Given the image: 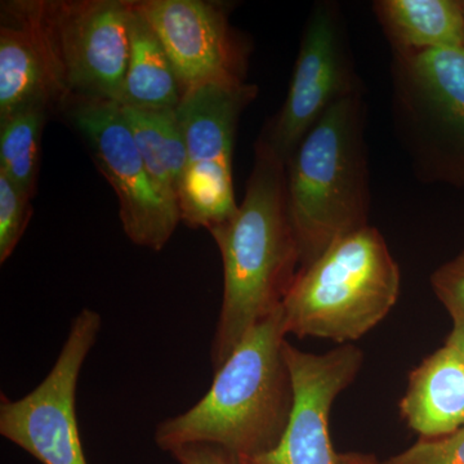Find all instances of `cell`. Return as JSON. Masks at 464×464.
I'll return each mask as SVG.
<instances>
[{"label":"cell","instance_id":"1","mask_svg":"<svg viewBox=\"0 0 464 464\" xmlns=\"http://www.w3.org/2000/svg\"><path fill=\"white\" fill-rule=\"evenodd\" d=\"M209 232L224 265V295L210 346L216 372L255 326L282 308L301 267L286 163L264 137L256 143L243 203Z\"/></svg>","mask_w":464,"mask_h":464},{"label":"cell","instance_id":"2","mask_svg":"<svg viewBox=\"0 0 464 464\" xmlns=\"http://www.w3.org/2000/svg\"><path fill=\"white\" fill-rule=\"evenodd\" d=\"M286 335L280 308L244 337L197 404L158 424V448L170 453L188 445H213L239 459L273 450L295 405L284 357Z\"/></svg>","mask_w":464,"mask_h":464},{"label":"cell","instance_id":"3","mask_svg":"<svg viewBox=\"0 0 464 464\" xmlns=\"http://www.w3.org/2000/svg\"><path fill=\"white\" fill-rule=\"evenodd\" d=\"M365 109L360 91L326 110L286 163L288 206L301 267L369 226Z\"/></svg>","mask_w":464,"mask_h":464},{"label":"cell","instance_id":"4","mask_svg":"<svg viewBox=\"0 0 464 464\" xmlns=\"http://www.w3.org/2000/svg\"><path fill=\"white\" fill-rule=\"evenodd\" d=\"M400 285L399 265L386 240L366 226L298 271L282 306L286 333L353 343L389 315Z\"/></svg>","mask_w":464,"mask_h":464},{"label":"cell","instance_id":"5","mask_svg":"<svg viewBox=\"0 0 464 464\" xmlns=\"http://www.w3.org/2000/svg\"><path fill=\"white\" fill-rule=\"evenodd\" d=\"M395 111L427 177L464 186V48L396 52Z\"/></svg>","mask_w":464,"mask_h":464},{"label":"cell","instance_id":"6","mask_svg":"<svg viewBox=\"0 0 464 464\" xmlns=\"http://www.w3.org/2000/svg\"><path fill=\"white\" fill-rule=\"evenodd\" d=\"M253 84H206L185 92L177 106L188 167L179 186L183 224L208 231L237 213L232 154L237 121L257 96Z\"/></svg>","mask_w":464,"mask_h":464},{"label":"cell","instance_id":"7","mask_svg":"<svg viewBox=\"0 0 464 464\" xmlns=\"http://www.w3.org/2000/svg\"><path fill=\"white\" fill-rule=\"evenodd\" d=\"M101 328L100 314L83 308L41 384L18 400L0 395V435L42 464H88L76 418V391Z\"/></svg>","mask_w":464,"mask_h":464},{"label":"cell","instance_id":"8","mask_svg":"<svg viewBox=\"0 0 464 464\" xmlns=\"http://www.w3.org/2000/svg\"><path fill=\"white\" fill-rule=\"evenodd\" d=\"M70 119L90 143L100 172L114 188L128 239L160 252L182 222L181 215L150 177L121 106L111 101L81 100L72 106Z\"/></svg>","mask_w":464,"mask_h":464},{"label":"cell","instance_id":"9","mask_svg":"<svg viewBox=\"0 0 464 464\" xmlns=\"http://www.w3.org/2000/svg\"><path fill=\"white\" fill-rule=\"evenodd\" d=\"M72 97L118 102L130 56L132 0L47 2Z\"/></svg>","mask_w":464,"mask_h":464},{"label":"cell","instance_id":"10","mask_svg":"<svg viewBox=\"0 0 464 464\" xmlns=\"http://www.w3.org/2000/svg\"><path fill=\"white\" fill-rule=\"evenodd\" d=\"M284 357L292 375L295 405L279 444L241 464H338L329 418L338 396L355 382L364 353L353 343L325 353H304L285 341Z\"/></svg>","mask_w":464,"mask_h":464},{"label":"cell","instance_id":"11","mask_svg":"<svg viewBox=\"0 0 464 464\" xmlns=\"http://www.w3.org/2000/svg\"><path fill=\"white\" fill-rule=\"evenodd\" d=\"M357 90L337 7L319 5L308 18L283 109L262 137L288 163L326 110Z\"/></svg>","mask_w":464,"mask_h":464},{"label":"cell","instance_id":"12","mask_svg":"<svg viewBox=\"0 0 464 464\" xmlns=\"http://www.w3.org/2000/svg\"><path fill=\"white\" fill-rule=\"evenodd\" d=\"M163 44L182 93L206 84L244 82L243 47L222 5L204 0H137Z\"/></svg>","mask_w":464,"mask_h":464},{"label":"cell","instance_id":"13","mask_svg":"<svg viewBox=\"0 0 464 464\" xmlns=\"http://www.w3.org/2000/svg\"><path fill=\"white\" fill-rule=\"evenodd\" d=\"M72 97L47 2L3 3L0 119L18 110L66 105Z\"/></svg>","mask_w":464,"mask_h":464},{"label":"cell","instance_id":"14","mask_svg":"<svg viewBox=\"0 0 464 464\" xmlns=\"http://www.w3.org/2000/svg\"><path fill=\"white\" fill-rule=\"evenodd\" d=\"M400 414L423 440L463 429L464 359L457 348L445 343L411 372Z\"/></svg>","mask_w":464,"mask_h":464},{"label":"cell","instance_id":"15","mask_svg":"<svg viewBox=\"0 0 464 464\" xmlns=\"http://www.w3.org/2000/svg\"><path fill=\"white\" fill-rule=\"evenodd\" d=\"M374 8L396 52L463 48L462 2L381 0Z\"/></svg>","mask_w":464,"mask_h":464},{"label":"cell","instance_id":"16","mask_svg":"<svg viewBox=\"0 0 464 464\" xmlns=\"http://www.w3.org/2000/svg\"><path fill=\"white\" fill-rule=\"evenodd\" d=\"M182 96L163 44L132 2L130 63L116 103L121 108L174 110Z\"/></svg>","mask_w":464,"mask_h":464},{"label":"cell","instance_id":"17","mask_svg":"<svg viewBox=\"0 0 464 464\" xmlns=\"http://www.w3.org/2000/svg\"><path fill=\"white\" fill-rule=\"evenodd\" d=\"M121 109L159 192L179 207V186L188 167V148L176 109Z\"/></svg>","mask_w":464,"mask_h":464},{"label":"cell","instance_id":"18","mask_svg":"<svg viewBox=\"0 0 464 464\" xmlns=\"http://www.w3.org/2000/svg\"><path fill=\"white\" fill-rule=\"evenodd\" d=\"M47 109L18 110L0 119V172L33 199L38 185L39 155Z\"/></svg>","mask_w":464,"mask_h":464},{"label":"cell","instance_id":"19","mask_svg":"<svg viewBox=\"0 0 464 464\" xmlns=\"http://www.w3.org/2000/svg\"><path fill=\"white\" fill-rule=\"evenodd\" d=\"M32 199L0 172V264H5L25 234L33 216Z\"/></svg>","mask_w":464,"mask_h":464},{"label":"cell","instance_id":"20","mask_svg":"<svg viewBox=\"0 0 464 464\" xmlns=\"http://www.w3.org/2000/svg\"><path fill=\"white\" fill-rule=\"evenodd\" d=\"M381 464H464V427L445 438L420 439Z\"/></svg>","mask_w":464,"mask_h":464},{"label":"cell","instance_id":"21","mask_svg":"<svg viewBox=\"0 0 464 464\" xmlns=\"http://www.w3.org/2000/svg\"><path fill=\"white\" fill-rule=\"evenodd\" d=\"M431 286L451 320L464 319V250L440 266L432 274Z\"/></svg>","mask_w":464,"mask_h":464},{"label":"cell","instance_id":"22","mask_svg":"<svg viewBox=\"0 0 464 464\" xmlns=\"http://www.w3.org/2000/svg\"><path fill=\"white\" fill-rule=\"evenodd\" d=\"M169 454L179 464H241L234 454L213 445H188Z\"/></svg>","mask_w":464,"mask_h":464},{"label":"cell","instance_id":"23","mask_svg":"<svg viewBox=\"0 0 464 464\" xmlns=\"http://www.w3.org/2000/svg\"><path fill=\"white\" fill-rule=\"evenodd\" d=\"M338 464H381V462L374 454L346 451V453H338Z\"/></svg>","mask_w":464,"mask_h":464},{"label":"cell","instance_id":"24","mask_svg":"<svg viewBox=\"0 0 464 464\" xmlns=\"http://www.w3.org/2000/svg\"><path fill=\"white\" fill-rule=\"evenodd\" d=\"M445 343L457 348L464 359V319L453 320V328H451V332L449 333Z\"/></svg>","mask_w":464,"mask_h":464},{"label":"cell","instance_id":"25","mask_svg":"<svg viewBox=\"0 0 464 464\" xmlns=\"http://www.w3.org/2000/svg\"><path fill=\"white\" fill-rule=\"evenodd\" d=\"M462 7H463V17H464V2H462ZM464 48V45H463Z\"/></svg>","mask_w":464,"mask_h":464}]
</instances>
